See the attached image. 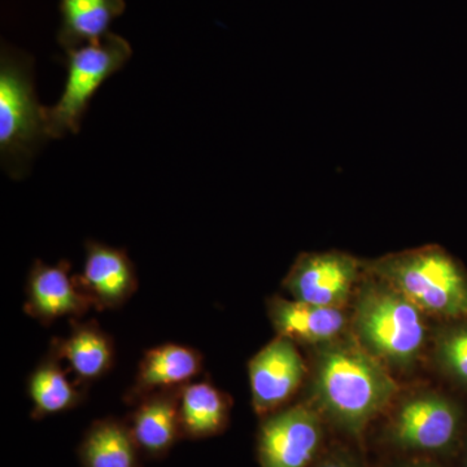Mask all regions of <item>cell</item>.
Returning a JSON list of instances; mask_svg holds the SVG:
<instances>
[{
    "label": "cell",
    "mask_w": 467,
    "mask_h": 467,
    "mask_svg": "<svg viewBox=\"0 0 467 467\" xmlns=\"http://www.w3.org/2000/svg\"><path fill=\"white\" fill-rule=\"evenodd\" d=\"M398 384L356 337H337L319 347L313 396L335 425L355 436L387 407Z\"/></svg>",
    "instance_id": "6da1fadb"
},
{
    "label": "cell",
    "mask_w": 467,
    "mask_h": 467,
    "mask_svg": "<svg viewBox=\"0 0 467 467\" xmlns=\"http://www.w3.org/2000/svg\"><path fill=\"white\" fill-rule=\"evenodd\" d=\"M353 327L368 353L396 368H410L426 343L422 310L377 276L359 291Z\"/></svg>",
    "instance_id": "7a4b0ae2"
},
{
    "label": "cell",
    "mask_w": 467,
    "mask_h": 467,
    "mask_svg": "<svg viewBox=\"0 0 467 467\" xmlns=\"http://www.w3.org/2000/svg\"><path fill=\"white\" fill-rule=\"evenodd\" d=\"M368 272L391 285L422 310L448 318L467 317V279L438 247L387 254L371 261Z\"/></svg>",
    "instance_id": "3957f363"
},
{
    "label": "cell",
    "mask_w": 467,
    "mask_h": 467,
    "mask_svg": "<svg viewBox=\"0 0 467 467\" xmlns=\"http://www.w3.org/2000/svg\"><path fill=\"white\" fill-rule=\"evenodd\" d=\"M46 107L34 90L33 60L3 46L0 55V156L12 177L26 174L36 150L48 140Z\"/></svg>",
    "instance_id": "277c9868"
},
{
    "label": "cell",
    "mask_w": 467,
    "mask_h": 467,
    "mask_svg": "<svg viewBox=\"0 0 467 467\" xmlns=\"http://www.w3.org/2000/svg\"><path fill=\"white\" fill-rule=\"evenodd\" d=\"M67 81L54 107H46L48 138L79 133L92 97L106 79L119 72L131 57L130 43L109 33L99 41L67 50Z\"/></svg>",
    "instance_id": "5b68a950"
},
{
    "label": "cell",
    "mask_w": 467,
    "mask_h": 467,
    "mask_svg": "<svg viewBox=\"0 0 467 467\" xmlns=\"http://www.w3.org/2000/svg\"><path fill=\"white\" fill-rule=\"evenodd\" d=\"M361 263L343 252L303 254L285 276V285L294 300L342 308L355 288Z\"/></svg>",
    "instance_id": "8992f818"
},
{
    "label": "cell",
    "mask_w": 467,
    "mask_h": 467,
    "mask_svg": "<svg viewBox=\"0 0 467 467\" xmlns=\"http://www.w3.org/2000/svg\"><path fill=\"white\" fill-rule=\"evenodd\" d=\"M321 441V420L315 410L306 407L285 409L261 426V467H306Z\"/></svg>",
    "instance_id": "52a82bcc"
},
{
    "label": "cell",
    "mask_w": 467,
    "mask_h": 467,
    "mask_svg": "<svg viewBox=\"0 0 467 467\" xmlns=\"http://www.w3.org/2000/svg\"><path fill=\"white\" fill-rule=\"evenodd\" d=\"M460 414L447 399L423 393L409 399L392 420L391 439L410 451H441L456 439Z\"/></svg>",
    "instance_id": "ba28073f"
},
{
    "label": "cell",
    "mask_w": 467,
    "mask_h": 467,
    "mask_svg": "<svg viewBox=\"0 0 467 467\" xmlns=\"http://www.w3.org/2000/svg\"><path fill=\"white\" fill-rule=\"evenodd\" d=\"M248 370L254 407L259 413H267L294 395L306 374V365L295 342L278 335L254 356Z\"/></svg>",
    "instance_id": "9c48e42d"
},
{
    "label": "cell",
    "mask_w": 467,
    "mask_h": 467,
    "mask_svg": "<svg viewBox=\"0 0 467 467\" xmlns=\"http://www.w3.org/2000/svg\"><path fill=\"white\" fill-rule=\"evenodd\" d=\"M85 264L77 278L92 308L116 309L124 306L137 290L135 267L124 250L88 241Z\"/></svg>",
    "instance_id": "30bf717a"
},
{
    "label": "cell",
    "mask_w": 467,
    "mask_h": 467,
    "mask_svg": "<svg viewBox=\"0 0 467 467\" xmlns=\"http://www.w3.org/2000/svg\"><path fill=\"white\" fill-rule=\"evenodd\" d=\"M91 306L76 276H70L69 263L46 265L34 261L27 276V315L48 325L61 317H81Z\"/></svg>",
    "instance_id": "8fae6325"
},
{
    "label": "cell",
    "mask_w": 467,
    "mask_h": 467,
    "mask_svg": "<svg viewBox=\"0 0 467 467\" xmlns=\"http://www.w3.org/2000/svg\"><path fill=\"white\" fill-rule=\"evenodd\" d=\"M267 313L276 333L295 343L322 346L333 342L342 335L347 324L342 308L279 296L269 300Z\"/></svg>",
    "instance_id": "7c38bea8"
},
{
    "label": "cell",
    "mask_w": 467,
    "mask_h": 467,
    "mask_svg": "<svg viewBox=\"0 0 467 467\" xmlns=\"http://www.w3.org/2000/svg\"><path fill=\"white\" fill-rule=\"evenodd\" d=\"M202 358L198 350L164 344L146 352L133 387L126 393L129 401H140L150 393L178 389L198 376Z\"/></svg>",
    "instance_id": "4fadbf2b"
},
{
    "label": "cell",
    "mask_w": 467,
    "mask_h": 467,
    "mask_svg": "<svg viewBox=\"0 0 467 467\" xmlns=\"http://www.w3.org/2000/svg\"><path fill=\"white\" fill-rule=\"evenodd\" d=\"M72 322L69 337L55 339L51 348L58 358L66 359L79 382L99 379L113 364L112 340L94 321Z\"/></svg>",
    "instance_id": "5bb4252c"
},
{
    "label": "cell",
    "mask_w": 467,
    "mask_h": 467,
    "mask_svg": "<svg viewBox=\"0 0 467 467\" xmlns=\"http://www.w3.org/2000/svg\"><path fill=\"white\" fill-rule=\"evenodd\" d=\"M181 389L153 392L140 401L133 414L131 435L134 441L150 454L169 450L177 436Z\"/></svg>",
    "instance_id": "9a60e30c"
},
{
    "label": "cell",
    "mask_w": 467,
    "mask_h": 467,
    "mask_svg": "<svg viewBox=\"0 0 467 467\" xmlns=\"http://www.w3.org/2000/svg\"><path fill=\"white\" fill-rule=\"evenodd\" d=\"M58 43L67 50L99 41L125 11L124 0H60Z\"/></svg>",
    "instance_id": "2e32d148"
},
{
    "label": "cell",
    "mask_w": 467,
    "mask_h": 467,
    "mask_svg": "<svg viewBox=\"0 0 467 467\" xmlns=\"http://www.w3.org/2000/svg\"><path fill=\"white\" fill-rule=\"evenodd\" d=\"M61 359L57 352H50L39 362L27 382V391L33 401L36 417L60 413L79 404L84 393L67 379L66 371L61 368Z\"/></svg>",
    "instance_id": "e0dca14e"
},
{
    "label": "cell",
    "mask_w": 467,
    "mask_h": 467,
    "mask_svg": "<svg viewBox=\"0 0 467 467\" xmlns=\"http://www.w3.org/2000/svg\"><path fill=\"white\" fill-rule=\"evenodd\" d=\"M227 413L226 396L212 384L187 383L181 389V425L187 434L198 438L216 434L225 426Z\"/></svg>",
    "instance_id": "ac0fdd59"
},
{
    "label": "cell",
    "mask_w": 467,
    "mask_h": 467,
    "mask_svg": "<svg viewBox=\"0 0 467 467\" xmlns=\"http://www.w3.org/2000/svg\"><path fill=\"white\" fill-rule=\"evenodd\" d=\"M134 438L115 420L92 426L82 445L86 467H135Z\"/></svg>",
    "instance_id": "d6986e66"
},
{
    "label": "cell",
    "mask_w": 467,
    "mask_h": 467,
    "mask_svg": "<svg viewBox=\"0 0 467 467\" xmlns=\"http://www.w3.org/2000/svg\"><path fill=\"white\" fill-rule=\"evenodd\" d=\"M436 356L451 376L467 383V327L444 331L436 344Z\"/></svg>",
    "instance_id": "ffe728a7"
},
{
    "label": "cell",
    "mask_w": 467,
    "mask_h": 467,
    "mask_svg": "<svg viewBox=\"0 0 467 467\" xmlns=\"http://www.w3.org/2000/svg\"><path fill=\"white\" fill-rule=\"evenodd\" d=\"M316 467H358V463L344 454H334L319 462Z\"/></svg>",
    "instance_id": "44dd1931"
},
{
    "label": "cell",
    "mask_w": 467,
    "mask_h": 467,
    "mask_svg": "<svg viewBox=\"0 0 467 467\" xmlns=\"http://www.w3.org/2000/svg\"><path fill=\"white\" fill-rule=\"evenodd\" d=\"M405 467H435L432 465H429V463H413V465H409Z\"/></svg>",
    "instance_id": "7402d4cb"
}]
</instances>
